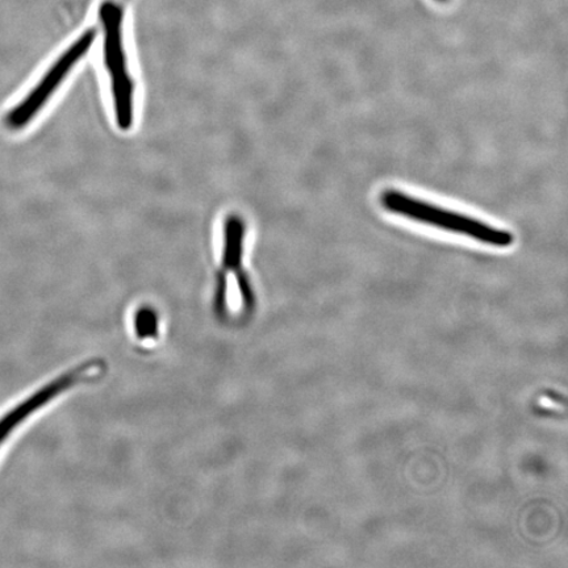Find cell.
I'll use <instances>...</instances> for the list:
<instances>
[{
	"label": "cell",
	"mask_w": 568,
	"mask_h": 568,
	"mask_svg": "<svg viewBox=\"0 0 568 568\" xmlns=\"http://www.w3.org/2000/svg\"><path fill=\"white\" fill-rule=\"evenodd\" d=\"M106 372L105 362L101 358H92L70 367L65 373L57 375L54 379L19 403L10 412L0 418V446L3 445L13 430L19 428L28 418L59 399L60 396L70 393L71 389L94 382Z\"/></svg>",
	"instance_id": "5"
},
{
	"label": "cell",
	"mask_w": 568,
	"mask_h": 568,
	"mask_svg": "<svg viewBox=\"0 0 568 568\" xmlns=\"http://www.w3.org/2000/svg\"><path fill=\"white\" fill-rule=\"evenodd\" d=\"M98 38L94 28L78 34L70 42L65 51H63L51 67H49L34 84V88L28 92L23 101H20L13 109L7 113L4 123L12 131L23 130L32 120L39 115L49 101L54 97L63 83L68 80L71 71L75 70L80 62L89 54L92 45Z\"/></svg>",
	"instance_id": "4"
},
{
	"label": "cell",
	"mask_w": 568,
	"mask_h": 568,
	"mask_svg": "<svg viewBox=\"0 0 568 568\" xmlns=\"http://www.w3.org/2000/svg\"><path fill=\"white\" fill-rule=\"evenodd\" d=\"M102 32L103 67L109 81L113 120L128 132L136 119L138 84L125 42V10L116 0H103L98 11Z\"/></svg>",
	"instance_id": "1"
},
{
	"label": "cell",
	"mask_w": 568,
	"mask_h": 568,
	"mask_svg": "<svg viewBox=\"0 0 568 568\" xmlns=\"http://www.w3.org/2000/svg\"><path fill=\"white\" fill-rule=\"evenodd\" d=\"M437 2H447V0H437Z\"/></svg>",
	"instance_id": "7"
},
{
	"label": "cell",
	"mask_w": 568,
	"mask_h": 568,
	"mask_svg": "<svg viewBox=\"0 0 568 568\" xmlns=\"http://www.w3.org/2000/svg\"><path fill=\"white\" fill-rule=\"evenodd\" d=\"M161 318L159 312L151 305H142L134 311L132 317V329L134 337L140 341H151L160 335Z\"/></svg>",
	"instance_id": "6"
},
{
	"label": "cell",
	"mask_w": 568,
	"mask_h": 568,
	"mask_svg": "<svg viewBox=\"0 0 568 568\" xmlns=\"http://www.w3.org/2000/svg\"><path fill=\"white\" fill-rule=\"evenodd\" d=\"M381 201L383 207L396 215L436 226L438 230L464 234V236L477 240L483 244L507 247L515 241L514 234L509 231L494 229L478 219L438 207V205L404 194L402 191L387 190L382 194Z\"/></svg>",
	"instance_id": "3"
},
{
	"label": "cell",
	"mask_w": 568,
	"mask_h": 568,
	"mask_svg": "<svg viewBox=\"0 0 568 568\" xmlns=\"http://www.w3.org/2000/svg\"><path fill=\"white\" fill-rule=\"evenodd\" d=\"M246 233L245 220L239 213L225 216L213 293V311L220 320H224L229 312V291L232 282L239 291L244 315L251 316L257 307V295L245 267Z\"/></svg>",
	"instance_id": "2"
}]
</instances>
